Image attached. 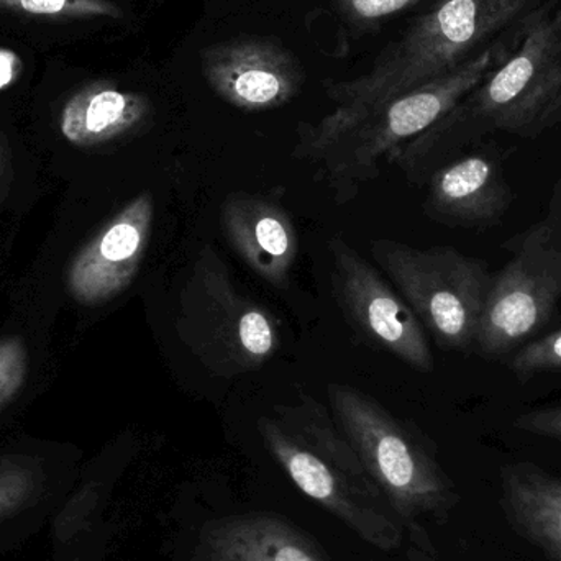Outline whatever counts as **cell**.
<instances>
[{"mask_svg": "<svg viewBox=\"0 0 561 561\" xmlns=\"http://www.w3.org/2000/svg\"><path fill=\"white\" fill-rule=\"evenodd\" d=\"M561 122V2L534 7L503 62L447 115L388 158L424 184L465 148L494 131L537 138Z\"/></svg>", "mask_w": 561, "mask_h": 561, "instance_id": "cell-1", "label": "cell"}, {"mask_svg": "<svg viewBox=\"0 0 561 561\" xmlns=\"http://www.w3.org/2000/svg\"><path fill=\"white\" fill-rule=\"evenodd\" d=\"M517 26V25H516ZM516 26L460 68L363 111H333L316 124H300L293 154L320 161L333 199L346 204L379 174V161L414 140L470 94L516 43Z\"/></svg>", "mask_w": 561, "mask_h": 561, "instance_id": "cell-2", "label": "cell"}, {"mask_svg": "<svg viewBox=\"0 0 561 561\" xmlns=\"http://www.w3.org/2000/svg\"><path fill=\"white\" fill-rule=\"evenodd\" d=\"M260 437L294 486L359 539L394 552L405 529L333 415L309 394L259 419Z\"/></svg>", "mask_w": 561, "mask_h": 561, "instance_id": "cell-3", "label": "cell"}, {"mask_svg": "<svg viewBox=\"0 0 561 561\" xmlns=\"http://www.w3.org/2000/svg\"><path fill=\"white\" fill-rule=\"evenodd\" d=\"M534 0H437L388 46L365 75L325 82L335 111L375 107L421 88L480 55L503 38Z\"/></svg>", "mask_w": 561, "mask_h": 561, "instance_id": "cell-4", "label": "cell"}, {"mask_svg": "<svg viewBox=\"0 0 561 561\" xmlns=\"http://www.w3.org/2000/svg\"><path fill=\"white\" fill-rule=\"evenodd\" d=\"M330 409L363 467L381 490L419 547L425 537L419 520L444 516L457 493L424 442L375 398L350 385H329Z\"/></svg>", "mask_w": 561, "mask_h": 561, "instance_id": "cell-5", "label": "cell"}, {"mask_svg": "<svg viewBox=\"0 0 561 561\" xmlns=\"http://www.w3.org/2000/svg\"><path fill=\"white\" fill-rule=\"evenodd\" d=\"M174 329L204 368L220 378L256 371L280 345L272 310L240 289L213 245L204 247L191 266L178 299Z\"/></svg>", "mask_w": 561, "mask_h": 561, "instance_id": "cell-6", "label": "cell"}, {"mask_svg": "<svg viewBox=\"0 0 561 561\" xmlns=\"http://www.w3.org/2000/svg\"><path fill=\"white\" fill-rule=\"evenodd\" d=\"M371 255L440 348L477 346L493 280L483 260L451 247L412 249L391 239L373 240Z\"/></svg>", "mask_w": 561, "mask_h": 561, "instance_id": "cell-7", "label": "cell"}, {"mask_svg": "<svg viewBox=\"0 0 561 561\" xmlns=\"http://www.w3.org/2000/svg\"><path fill=\"white\" fill-rule=\"evenodd\" d=\"M514 256L491 280L477 346L504 355L536 335L561 299V173L543 219L506 243Z\"/></svg>", "mask_w": 561, "mask_h": 561, "instance_id": "cell-8", "label": "cell"}, {"mask_svg": "<svg viewBox=\"0 0 561 561\" xmlns=\"http://www.w3.org/2000/svg\"><path fill=\"white\" fill-rule=\"evenodd\" d=\"M327 247L333 297L345 322L373 348L431 373L434 355L424 325L401 294L345 240L332 237Z\"/></svg>", "mask_w": 561, "mask_h": 561, "instance_id": "cell-9", "label": "cell"}, {"mask_svg": "<svg viewBox=\"0 0 561 561\" xmlns=\"http://www.w3.org/2000/svg\"><path fill=\"white\" fill-rule=\"evenodd\" d=\"M201 68L210 89L243 112L284 107L306 81L297 56L266 36H237L207 46L201 51Z\"/></svg>", "mask_w": 561, "mask_h": 561, "instance_id": "cell-10", "label": "cell"}, {"mask_svg": "<svg viewBox=\"0 0 561 561\" xmlns=\"http://www.w3.org/2000/svg\"><path fill=\"white\" fill-rule=\"evenodd\" d=\"M153 220V194L141 193L130 201L71 263L68 284L72 297L95 306L124 293L150 247Z\"/></svg>", "mask_w": 561, "mask_h": 561, "instance_id": "cell-11", "label": "cell"}, {"mask_svg": "<svg viewBox=\"0 0 561 561\" xmlns=\"http://www.w3.org/2000/svg\"><path fill=\"white\" fill-rule=\"evenodd\" d=\"M227 243L255 275L276 289L289 286L299 239L289 213L259 194L232 193L220 207Z\"/></svg>", "mask_w": 561, "mask_h": 561, "instance_id": "cell-12", "label": "cell"}, {"mask_svg": "<svg viewBox=\"0 0 561 561\" xmlns=\"http://www.w3.org/2000/svg\"><path fill=\"white\" fill-rule=\"evenodd\" d=\"M424 209L435 222L463 229H486L510 209L513 194L494 154L457 158L432 174Z\"/></svg>", "mask_w": 561, "mask_h": 561, "instance_id": "cell-13", "label": "cell"}, {"mask_svg": "<svg viewBox=\"0 0 561 561\" xmlns=\"http://www.w3.org/2000/svg\"><path fill=\"white\" fill-rule=\"evenodd\" d=\"M193 561H330L322 547L286 517L233 514L201 529Z\"/></svg>", "mask_w": 561, "mask_h": 561, "instance_id": "cell-14", "label": "cell"}, {"mask_svg": "<svg viewBox=\"0 0 561 561\" xmlns=\"http://www.w3.org/2000/svg\"><path fill=\"white\" fill-rule=\"evenodd\" d=\"M151 114L153 105L144 94L95 82L66 102L59 127L69 144L95 147L131 134L147 124Z\"/></svg>", "mask_w": 561, "mask_h": 561, "instance_id": "cell-15", "label": "cell"}, {"mask_svg": "<svg viewBox=\"0 0 561 561\" xmlns=\"http://www.w3.org/2000/svg\"><path fill=\"white\" fill-rule=\"evenodd\" d=\"M501 480L511 526L549 559L561 561L560 478L533 463H514L503 468Z\"/></svg>", "mask_w": 561, "mask_h": 561, "instance_id": "cell-16", "label": "cell"}, {"mask_svg": "<svg viewBox=\"0 0 561 561\" xmlns=\"http://www.w3.org/2000/svg\"><path fill=\"white\" fill-rule=\"evenodd\" d=\"M43 491L42 470L19 457H0V520L32 506Z\"/></svg>", "mask_w": 561, "mask_h": 561, "instance_id": "cell-17", "label": "cell"}, {"mask_svg": "<svg viewBox=\"0 0 561 561\" xmlns=\"http://www.w3.org/2000/svg\"><path fill=\"white\" fill-rule=\"evenodd\" d=\"M0 9L51 19H122L124 15L112 0H0Z\"/></svg>", "mask_w": 561, "mask_h": 561, "instance_id": "cell-18", "label": "cell"}, {"mask_svg": "<svg viewBox=\"0 0 561 561\" xmlns=\"http://www.w3.org/2000/svg\"><path fill=\"white\" fill-rule=\"evenodd\" d=\"M101 501V484L88 483L72 494L65 510L56 517L53 536L56 542L68 543L75 539L76 534L84 530L91 523L92 514L98 510Z\"/></svg>", "mask_w": 561, "mask_h": 561, "instance_id": "cell-19", "label": "cell"}, {"mask_svg": "<svg viewBox=\"0 0 561 561\" xmlns=\"http://www.w3.org/2000/svg\"><path fill=\"white\" fill-rule=\"evenodd\" d=\"M345 22L359 30H375L421 0H332Z\"/></svg>", "mask_w": 561, "mask_h": 561, "instance_id": "cell-20", "label": "cell"}, {"mask_svg": "<svg viewBox=\"0 0 561 561\" xmlns=\"http://www.w3.org/2000/svg\"><path fill=\"white\" fill-rule=\"evenodd\" d=\"M561 368V329L542 339L534 340L516 353L511 369L520 381H527L537 373Z\"/></svg>", "mask_w": 561, "mask_h": 561, "instance_id": "cell-21", "label": "cell"}, {"mask_svg": "<svg viewBox=\"0 0 561 561\" xmlns=\"http://www.w3.org/2000/svg\"><path fill=\"white\" fill-rule=\"evenodd\" d=\"M25 348L16 340L0 343V408L15 394L25 378Z\"/></svg>", "mask_w": 561, "mask_h": 561, "instance_id": "cell-22", "label": "cell"}, {"mask_svg": "<svg viewBox=\"0 0 561 561\" xmlns=\"http://www.w3.org/2000/svg\"><path fill=\"white\" fill-rule=\"evenodd\" d=\"M514 427L540 437L561 440V405L526 412L514 421Z\"/></svg>", "mask_w": 561, "mask_h": 561, "instance_id": "cell-23", "label": "cell"}, {"mask_svg": "<svg viewBox=\"0 0 561 561\" xmlns=\"http://www.w3.org/2000/svg\"><path fill=\"white\" fill-rule=\"evenodd\" d=\"M23 71V61L13 49L0 48V91L12 85Z\"/></svg>", "mask_w": 561, "mask_h": 561, "instance_id": "cell-24", "label": "cell"}, {"mask_svg": "<svg viewBox=\"0 0 561 561\" xmlns=\"http://www.w3.org/2000/svg\"><path fill=\"white\" fill-rule=\"evenodd\" d=\"M409 560L411 561H424V557L419 553V549H411L409 552Z\"/></svg>", "mask_w": 561, "mask_h": 561, "instance_id": "cell-25", "label": "cell"}]
</instances>
